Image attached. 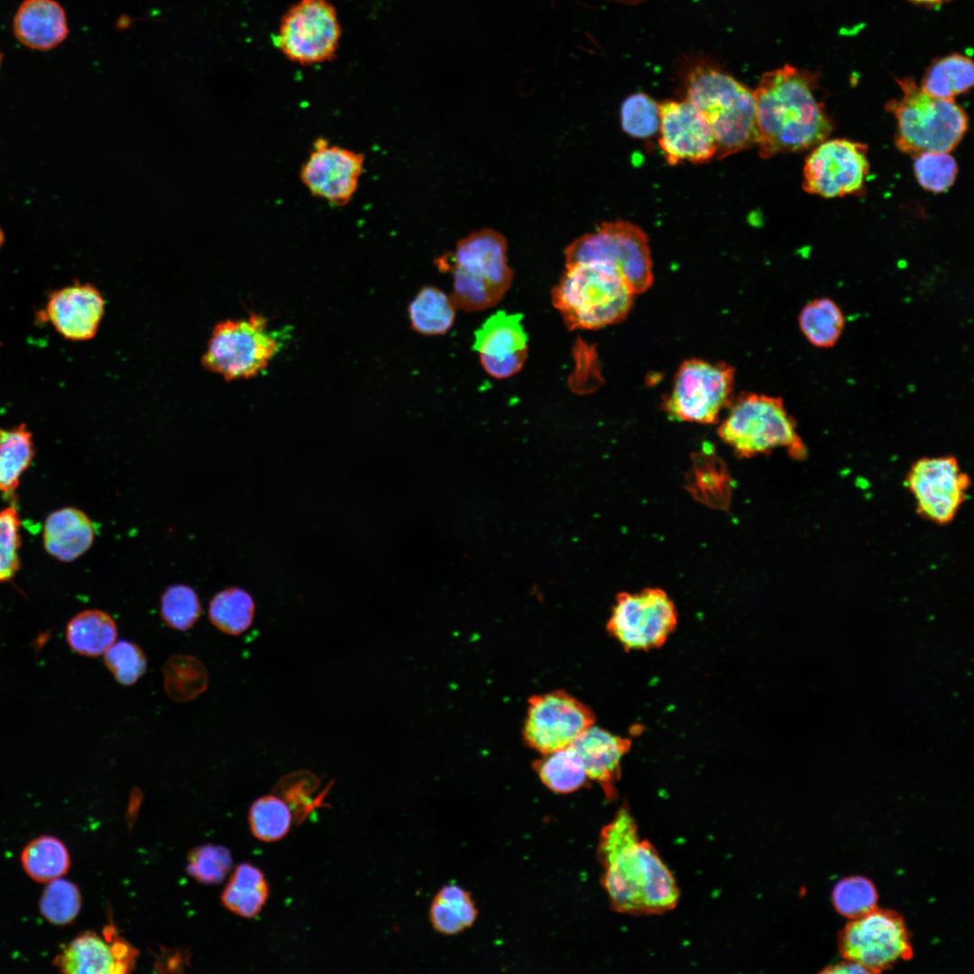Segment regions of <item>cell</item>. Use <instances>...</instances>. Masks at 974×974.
<instances>
[{
  "label": "cell",
  "instance_id": "6da1fadb",
  "mask_svg": "<svg viewBox=\"0 0 974 974\" xmlns=\"http://www.w3.org/2000/svg\"><path fill=\"white\" fill-rule=\"evenodd\" d=\"M602 885L611 908L630 915L661 914L674 909L679 889L656 848L640 839L628 806H621L599 834Z\"/></svg>",
  "mask_w": 974,
  "mask_h": 974
},
{
  "label": "cell",
  "instance_id": "7a4b0ae2",
  "mask_svg": "<svg viewBox=\"0 0 974 974\" xmlns=\"http://www.w3.org/2000/svg\"><path fill=\"white\" fill-rule=\"evenodd\" d=\"M819 87L814 73L790 65L762 75L753 91L761 158L803 152L827 139L834 123Z\"/></svg>",
  "mask_w": 974,
  "mask_h": 974
},
{
  "label": "cell",
  "instance_id": "3957f363",
  "mask_svg": "<svg viewBox=\"0 0 974 974\" xmlns=\"http://www.w3.org/2000/svg\"><path fill=\"white\" fill-rule=\"evenodd\" d=\"M685 92L712 127L718 159L757 145L753 90L718 68L697 65L686 76Z\"/></svg>",
  "mask_w": 974,
  "mask_h": 974
},
{
  "label": "cell",
  "instance_id": "277c9868",
  "mask_svg": "<svg viewBox=\"0 0 974 974\" xmlns=\"http://www.w3.org/2000/svg\"><path fill=\"white\" fill-rule=\"evenodd\" d=\"M635 295L612 268L600 262L566 264L551 291L553 306L569 330H597L621 322Z\"/></svg>",
  "mask_w": 974,
  "mask_h": 974
},
{
  "label": "cell",
  "instance_id": "5b68a950",
  "mask_svg": "<svg viewBox=\"0 0 974 974\" xmlns=\"http://www.w3.org/2000/svg\"><path fill=\"white\" fill-rule=\"evenodd\" d=\"M436 262L441 271L452 273L450 297L457 308L467 312L494 307L513 280L507 262L506 239L492 229L473 232L461 239L454 253L443 255Z\"/></svg>",
  "mask_w": 974,
  "mask_h": 974
},
{
  "label": "cell",
  "instance_id": "8992f818",
  "mask_svg": "<svg viewBox=\"0 0 974 974\" xmlns=\"http://www.w3.org/2000/svg\"><path fill=\"white\" fill-rule=\"evenodd\" d=\"M896 81L902 95L889 100L886 110L896 120L897 149L912 157L954 150L968 129L965 111L954 100L927 95L911 78Z\"/></svg>",
  "mask_w": 974,
  "mask_h": 974
},
{
  "label": "cell",
  "instance_id": "52a82bcc",
  "mask_svg": "<svg viewBox=\"0 0 974 974\" xmlns=\"http://www.w3.org/2000/svg\"><path fill=\"white\" fill-rule=\"evenodd\" d=\"M729 407L718 435L737 456L750 458L776 448L795 459L805 456L806 448L781 398L744 392Z\"/></svg>",
  "mask_w": 974,
  "mask_h": 974
},
{
  "label": "cell",
  "instance_id": "ba28073f",
  "mask_svg": "<svg viewBox=\"0 0 974 974\" xmlns=\"http://www.w3.org/2000/svg\"><path fill=\"white\" fill-rule=\"evenodd\" d=\"M566 264L600 262L612 268L635 294L653 283L648 239L638 225L624 220L602 223L595 232L573 241L565 250Z\"/></svg>",
  "mask_w": 974,
  "mask_h": 974
},
{
  "label": "cell",
  "instance_id": "9c48e42d",
  "mask_svg": "<svg viewBox=\"0 0 974 974\" xmlns=\"http://www.w3.org/2000/svg\"><path fill=\"white\" fill-rule=\"evenodd\" d=\"M280 346L266 318L251 314L248 318L217 323L201 363L226 381L247 379L265 369Z\"/></svg>",
  "mask_w": 974,
  "mask_h": 974
},
{
  "label": "cell",
  "instance_id": "30bf717a",
  "mask_svg": "<svg viewBox=\"0 0 974 974\" xmlns=\"http://www.w3.org/2000/svg\"><path fill=\"white\" fill-rule=\"evenodd\" d=\"M733 367L724 362L689 359L678 368L664 410L680 421L715 424L733 400Z\"/></svg>",
  "mask_w": 974,
  "mask_h": 974
},
{
  "label": "cell",
  "instance_id": "8fae6325",
  "mask_svg": "<svg viewBox=\"0 0 974 974\" xmlns=\"http://www.w3.org/2000/svg\"><path fill=\"white\" fill-rule=\"evenodd\" d=\"M676 624L673 601L664 590L650 587L618 593L606 629L624 649L646 651L660 648Z\"/></svg>",
  "mask_w": 974,
  "mask_h": 974
},
{
  "label": "cell",
  "instance_id": "7c38bea8",
  "mask_svg": "<svg viewBox=\"0 0 974 974\" xmlns=\"http://www.w3.org/2000/svg\"><path fill=\"white\" fill-rule=\"evenodd\" d=\"M342 27L328 0H299L282 15L274 43L290 61L314 65L335 58Z\"/></svg>",
  "mask_w": 974,
  "mask_h": 974
},
{
  "label": "cell",
  "instance_id": "4fadbf2b",
  "mask_svg": "<svg viewBox=\"0 0 974 974\" xmlns=\"http://www.w3.org/2000/svg\"><path fill=\"white\" fill-rule=\"evenodd\" d=\"M838 947L845 960L861 964L870 973L886 970L913 956L903 917L895 911L877 907L850 919L839 933Z\"/></svg>",
  "mask_w": 974,
  "mask_h": 974
},
{
  "label": "cell",
  "instance_id": "5bb4252c",
  "mask_svg": "<svg viewBox=\"0 0 974 974\" xmlns=\"http://www.w3.org/2000/svg\"><path fill=\"white\" fill-rule=\"evenodd\" d=\"M595 722L593 710L564 690L533 694L528 700L522 739L547 754L568 746Z\"/></svg>",
  "mask_w": 974,
  "mask_h": 974
},
{
  "label": "cell",
  "instance_id": "9a60e30c",
  "mask_svg": "<svg viewBox=\"0 0 974 974\" xmlns=\"http://www.w3.org/2000/svg\"><path fill=\"white\" fill-rule=\"evenodd\" d=\"M868 147L848 139L824 140L805 159L803 188L825 198L858 195L869 172Z\"/></svg>",
  "mask_w": 974,
  "mask_h": 974
},
{
  "label": "cell",
  "instance_id": "2e32d148",
  "mask_svg": "<svg viewBox=\"0 0 974 974\" xmlns=\"http://www.w3.org/2000/svg\"><path fill=\"white\" fill-rule=\"evenodd\" d=\"M906 485L916 510L937 524L951 522L966 500L969 476L951 455L917 460L906 475Z\"/></svg>",
  "mask_w": 974,
  "mask_h": 974
},
{
  "label": "cell",
  "instance_id": "e0dca14e",
  "mask_svg": "<svg viewBox=\"0 0 974 974\" xmlns=\"http://www.w3.org/2000/svg\"><path fill=\"white\" fill-rule=\"evenodd\" d=\"M364 156L319 138L300 170V179L311 195L332 206L347 204L356 192Z\"/></svg>",
  "mask_w": 974,
  "mask_h": 974
},
{
  "label": "cell",
  "instance_id": "ac0fdd59",
  "mask_svg": "<svg viewBox=\"0 0 974 974\" xmlns=\"http://www.w3.org/2000/svg\"><path fill=\"white\" fill-rule=\"evenodd\" d=\"M659 146L669 165L683 161L703 163L717 152L713 132L706 118L687 100L658 104Z\"/></svg>",
  "mask_w": 974,
  "mask_h": 974
},
{
  "label": "cell",
  "instance_id": "d6986e66",
  "mask_svg": "<svg viewBox=\"0 0 974 974\" xmlns=\"http://www.w3.org/2000/svg\"><path fill=\"white\" fill-rule=\"evenodd\" d=\"M519 313L498 311L474 332L473 349L483 370L496 379H507L523 367L528 338Z\"/></svg>",
  "mask_w": 974,
  "mask_h": 974
},
{
  "label": "cell",
  "instance_id": "ffe728a7",
  "mask_svg": "<svg viewBox=\"0 0 974 974\" xmlns=\"http://www.w3.org/2000/svg\"><path fill=\"white\" fill-rule=\"evenodd\" d=\"M104 938L84 932L64 946L53 965L68 974H119L134 967L137 951L120 937L114 926H106Z\"/></svg>",
  "mask_w": 974,
  "mask_h": 974
},
{
  "label": "cell",
  "instance_id": "44dd1931",
  "mask_svg": "<svg viewBox=\"0 0 974 974\" xmlns=\"http://www.w3.org/2000/svg\"><path fill=\"white\" fill-rule=\"evenodd\" d=\"M105 313V300L90 283L75 282L54 290L48 298L45 317L64 338H93Z\"/></svg>",
  "mask_w": 974,
  "mask_h": 974
},
{
  "label": "cell",
  "instance_id": "7402d4cb",
  "mask_svg": "<svg viewBox=\"0 0 974 974\" xmlns=\"http://www.w3.org/2000/svg\"><path fill=\"white\" fill-rule=\"evenodd\" d=\"M572 746L581 757L589 780L599 784L607 799H614L621 760L629 750L631 741L593 724Z\"/></svg>",
  "mask_w": 974,
  "mask_h": 974
},
{
  "label": "cell",
  "instance_id": "603a6c76",
  "mask_svg": "<svg viewBox=\"0 0 974 974\" xmlns=\"http://www.w3.org/2000/svg\"><path fill=\"white\" fill-rule=\"evenodd\" d=\"M14 32L23 45L46 51L63 41L69 28L65 12L55 0H24L15 13Z\"/></svg>",
  "mask_w": 974,
  "mask_h": 974
},
{
  "label": "cell",
  "instance_id": "cb8c5ba5",
  "mask_svg": "<svg viewBox=\"0 0 974 974\" xmlns=\"http://www.w3.org/2000/svg\"><path fill=\"white\" fill-rule=\"evenodd\" d=\"M95 535V525L84 511L66 507L47 517L43 545L51 556L61 562H71L91 547Z\"/></svg>",
  "mask_w": 974,
  "mask_h": 974
},
{
  "label": "cell",
  "instance_id": "d4e9b609",
  "mask_svg": "<svg viewBox=\"0 0 974 974\" xmlns=\"http://www.w3.org/2000/svg\"><path fill=\"white\" fill-rule=\"evenodd\" d=\"M972 60L962 53H951L935 60L926 69L921 89L927 95L944 100H953L967 93L973 86Z\"/></svg>",
  "mask_w": 974,
  "mask_h": 974
},
{
  "label": "cell",
  "instance_id": "484cf974",
  "mask_svg": "<svg viewBox=\"0 0 974 974\" xmlns=\"http://www.w3.org/2000/svg\"><path fill=\"white\" fill-rule=\"evenodd\" d=\"M117 628L106 612L85 610L76 614L67 624L66 639L70 648L86 657L104 655L115 642Z\"/></svg>",
  "mask_w": 974,
  "mask_h": 974
},
{
  "label": "cell",
  "instance_id": "4316f807",
  "mask_svg": "<svg viewBox=\"0 0 974 974\" xmlns=\"http://www.w3.org/2000/svg\"><path fill=\"white\" fill-rule=\"evenodd\" d=\"M268 896V884L262 872L251 864L243 863L234 870L221 900L234 914L253 918L261 912Z\"/></svg>",
  "mask_w": 974,
  "mask_h": 974
},
{
  "label": "cell",
  "instance_id": "83f0119b",
  "mask_svg": "<svg viewBox=\"0 0 974 974\" xmlns=\"http://www.w3.org/2000/svg\"><path fill=\"white\" fill-rule=\"evenodd\" d=\"M533 768L541 782L557 794L573 793L589 780L583 762L572 745L541 754L533 762Z\"/></svg>",
  "mask_w": 974,
  "mask_h": 974
},
{
  "label": "cell",
  "instance_id": "f1b7e54d",
  "mask_svg": "<svg viewBox=\"0 0 974 974\" xmlns=\"http://www.w3.org/2000/svg\"><path fill=\"white\" fill-rule=\"evenodd\" d=\"M457 308L451 297L436 287L421 289L408 313L414 331L425 335H444L453 326Z\"/></svg>",
  "mask_w": 974,
  "mask_h": 974
},
{
  "label": "cell",
  "instance_id": "f546056e",
  "mask_svg": "<svg viewBox=\"0 0 974 974\" xmlns=\"http://www.w3.org/2000/svg\"><path fill=\"white\" fill-rule=\"evenodd\" d=\"M477 908L469 894L456 885L443 887L436 895L429 910L433 928L446 935H454L473 924Z\"/></svg>",
  "mask_w": 974,
  "mask_h": 974
},
{
  "label": "cell",
  "instance_id": "4dcf8cb0",
  "mask_svg": "<svg viewBox=\"0 0 974 974\" xmlns=\"http://www.w3.org/2000/svg\"><path fill=\"white\" fill-rule=\"evenodd\" d=\"M23 868L34 881L48 883L61 878L70 866L65 844L53 836H40L32 840L21 855Z\"/></svg>",
  "mask_w": 974,
  "mask_h": 974
},
{
  "label": "cell",
  "instance_id": "1f68e13d",
  "mask_svg": "<svg viewBox=\"0 0 974 974\" xmlns=\"http://www.w3.org/2000/svg\"><path fill=\"white\" fill-rule=\"evenodd\" d=\"M32 433L21 424L10 429L0 427V491L12 493L20 477L34 456Z\"/></svg>",
  "mask_w": 974,
  "mask_h": 974
},
{
  "label": "cell",
  "instance_id": "d6a6232c",
  "mask_svg": "<svg viewBox=\"0 0 974 974\" xmlns=\"http://www.w3.org/2000/svg\"><path fill=\"white\" fill-rule=\"evenodd\" d=\"M798 323L808 342L821 348L834 345L844 327V316L835 301L819 298L808 302L801 310Z\"/></svg>",
  "mask_w": 974,
  "mask_h": 974
},
{
  "label": "cell",
  "instance_id": "836d02e7",
  "mask_svg": "<svg viewBox=\"0 0 974 974\" xmlns=\"http://www.w3.org/2000/svg\"><path fill=\"white\" fill-rule=\"evenodd\" d=\"M161 671L165 692L173 701H191L207 688V671L195 657L173 655L165 662Z\"/></svg>",
  "mask_w": 974,
  "mask_h": 974
},
{
  "label": "cell",
  "instance_id": "e575fe53",
  "mask_svg": "<svg viewBox=\"0 0 974 974\" xmlns=\"http://www.w3.org/2000/svg\"><path fill=\"white\" fill-rule=\"evenodd\" d=\"M254 611L253 599L246 591L229 587L213 596L209 602L208 617L220 631L240 635L252 625Z\"/></svg>",
  "mask_w": 974,
  "mask_h": 974
},
{
  "label": "cell",
  "instance_id": "d590c367",
  "mask_svg": "<svg viewBox=\"0 0 974 974\" xmlns=\"http://www.w3.org/2000/svg\"><path fill=\"white\" fill-rule=\"evenodd\" d=\"M291 820L288 804L275 795H263L256 799L248 814L253 835L264 842L276 841L286 836Z\"/></svg>",
  "mask_w": 974,
  "mask_h": 974
},
{
  "label": "cell",
  "instance_id": "8d00e7d4",
  "mask_svg": "<svg viewBox=\"0 0 974 974\" xmlns=\"http://www.w3.org/2000/svg\"><path fill=\"white\" fill-rule=\"evenodd\" d=\"M39 907L48 922L65 925L78 914L81 895L74 883L59 878L47 883L40 898Z\"/></svg>",
  "mask_w": 974,
  "mask_h": 974
},
{
  "label": "cell",
  "instance_id": "74e56055",
  "mask_svg": "<svg viewBox=\"0 0 974 974\" xmlns=\"http://www.w3.org/2000/svg\"><path fill=\"white\" fill-rule=\"evenodd\" d=\"M201 603L196 591L188 585L169 586L161 598V616L174 629H191L201 615Z\"/></svg>",
  "mask_w": 974,
  "mask_h": 974
},
{
  "label": "cell",
  "instance_id": "f35d334b",
  "mask_svg": "<svg viewBox=\"0 0 974 974\" xmlns=\"http://www.w3.org/2000/svg\"><path fill=\"white\" fill-rule=\"evenodd\" d=\"M832 903L841 915L850 919L861 916L877 907L878 892L873 883L861 876L840 880L832 890Z\"/></svg>",
  "mask_w": 974,
  "mask_h": 974
},
{
  "label": "cell",
  "instance_id": "ab89813d",
  "mask_svg": "<svg viewBox=\"0 0 974 974\" xmlns=\"http://www.w3.org/2000/svg\"><path fill=\"white\" fill-rule=\"evenodd\" d=\"M658 103L645 93L627 96L620 106V124L629 136L639 139L652 137L659 129Z\"/></svg>",
  "mask_w": 974,
  "mask_h": 974
},
{
  "label": "cell",
  "instance_id": "60d3db41",
  "mask_svg": "<svg viewBox=\"0 0 974 974\" xmlns=\"http://www.w3.org/2000/svg\"><path fill=\"white\" fill-rule=\"evenodd\" d=\"M914 158L915 178L924 189L941 193L948 190L955 182L958 166L949 152H927Z\"/></svg>",
  "mask_w": 974,
  "mask_h": 974
},
{
  "label": "cell",
  "instance_id": "b9f144b4",
  "mask_svg": "<svg viewBox=\"0 0 974 974\" xmlns=\"http://www.w3.org/2000/svg\"><path fill=\"white\" fill-rule=\"evenodd\" d=\"M232 867L229 850L221 845L207 844L194 848L188 855V873L203 884L222 882Z\"/></svg>",
  "mask_w": 974,
  "mask_h": 974
},
{
  "label": "cell",
  "instance_id": "7bdbcfd3",
  "mask_svg": "<svg viewBox=\"0 0 974 974\" xmlns=\"http://www.w3.org/2000/svg\"><path fill=\"white\" fill-rule=\"evenodd\" d=\"M104 661L115 679L123 685L135 684L147 668L142 649L126 640L114 642L104 653Z\"/></svg>",
  "mask_w": 974,
  "mask_h": 974
},
{
  "label": "cell",
  "instance_id": "ee69618b",
  "mask_svg": "<svg viewBox=\"0 0 974 974\" xmlns=\"http://www.w3.org/2000/svg\"><path fill=\"white\" fill-rule=\"evenodd\" d=\"M20 528V516L14 507L0 510V582L11 580L19 569Z\"/></svg>",
  "mask_w": 974,
  "mask_h": 974
},
{
  "label": "cell",
  "instance_id": "f6af8a7d",
  "mask_svg": "<svg viewBox=\"0 0 974 974\" xmlns=\"http://www.w3.org/2000/svg\"><path fill=\"white\" fill-rule=\"evenodd\" d=\"M822 973H830V974H836V973L837 974L838 973H844V974H846V973H851V974L852 973H870V971L868 969H866L864 966H862L861 964H859L858 962H855V961H852V960H846L845 961L840 962L838 964L829 966L826 969H824L823 970H822Z\"/></svg>",
  "mask_w": 974,
  "mask_h": 974
},
{
  "label": "cell",
  "instance_id": "bcb514c9",
  "mask_svg": "<svg viewBox=\"0 0 974 974\" xmlns=\"http://www.w3.org/2000/svg\"><path fill=\"white\" fill-rule=\"evenodd\" d=\"M915 5H923L926 7L939 6L951 0H908Z\"/></svg>",
  "mask_w": 974,
  "mask_h": 974
},
{
  "label": "cell",
  "instance_id": "7dc6e473",
  "mask_svg": "<svg viewBox=\"0 0 974 974\" xmlns=\"http://www.w3.org/2000/svg\"><path fill=\"white\" fill-rule=\"evenodd\" d=\"M4 241H5V234H4V232L2 230V228L0 227V247L4 244Z\"/></svg>",
  "mask_w": 974,
  "mask_h": 974
},
{
  "label": "cell",
  "instance_id": "c3c4849f",
  "mask_svg": "<svg viewBox=\"0 0 974 974\" xmlns=\"http://www.w3.org/2000/svg\"><path fill=\"white\" fill-rule=\"evenodd\" d=\"M1 62H2V54L0 52V67H1Z\"/></svg>",
  "mask_w": 974,
  "mask_h": 974
}]
</instances>
